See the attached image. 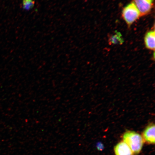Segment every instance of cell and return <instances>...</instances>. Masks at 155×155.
Listing matches in <instances>:
<instances>
[{
  "instance_id": "7a4b0ae2",
  "label": "cell",
  "mask_w": 155,
  "mask_h": 155,
  "mask_svg": "<svg viewBox=\"0 0 155 155\" xmlns=\"http://www.w3.org/2000/svg\"><path fill=\"white\" fill-rule=\"evenodd\" d=\"M122 16L129 26H131L141 17L140 12L133 2L124 8L122 11Z\"/></svg>"
},
{
  "instance_id": "6da1fadb",
  "label": "cell",
  "mask_w": 155,
  "mask_h": 155,
  "mask_svg": "<svg viewBox=\"0 0 155 155\" xmlns=\"http://www.w3.org/2000/svg\"><path fill=\"white\" fill-rule=\"evenodd\" d=\"M123 139L124 142L128 145L134 154L140 153L144 142L142 136L135 131H127L124 133Z\"/></svg>"
},
{
  "instance_id": "277c9868",
  "label": "cell",
  "mask_w": 155,
  "mask_h": 155,
  "mask_svg": "<svg viewBox=\"0 0 155 155\" xmlns=\"http://www.w3.org/2000/svg\"><path fill=\"white\" fill-rule=\"evenodd\" d=\"M142 137L144 141L149 144L155 143V125L150 124L146 127L143 131Z\"/></svg>"
},
{
  "instance_id": "ba28073f",
  "label": "cell",
  "mask_w": 155,
  "mask_h": 155,
  "mask_svg": "<svg viewBox=\"0 0 155 155\" xmlns=\"http://www.w3.org/2000/svg\"><path fill=\"white\" fill-rule=\"evenodd\" d=\"M35 5L34 0H23L22 6L25 10L29 11L34 7Z\"/></svg>"
},
{
  "instance_id": "52a82bcc",
  "label": "cell",
  "mask_w": 155,
  "mask_h": 155,
  "mask_svg": "<svg viewBox=\"0 0 155 155\" xmlns=\"http://www.w3.org/2000/svg\"><path fill=\"white\" fill-rule=\"evenodd\" d=\"M110 43L114 44H121L124 42L120 33L116 32L115 34L111 36L109 40Z\"/></svg>"
},
{
  "instance_id": "8992f818",
  "label": "cell",
  "mask_w": 155,
  "mask_h": 155,
  "mask_svg": "<svg viewBox=\"0 0 155 155\" xmlns=\"http://www.w3.org/2000/svg\"><path fill=\"white\" fill-rule=\"evenodd\" d=\"M155 34L154 30L149 31L145 34L144 38V43L145 47L149 50H155Z\"/></svg>"
},
{
  "instance_id": "3957f363",
  "label": "cell",
  "mask_w": 155,
  "mask_h": 155,
  "mask_svg": "<svg viewBox=\"0 0 155 155\" xmlns=\"http://www.w3.org/2000/svg\"><path fill=\"white\" fill-rule=\"evenodd\" d=\"M133 3L140 12V16L150 12L153 6V0H134Z\"/></svg>"
},
{
  "instance_id": "5b68a950",
  "label": "cell",
  "mask_w": 155,
  "mask_h": 155,
  "mask_svg": "<svg viewBox=\"0 0 155 155\" xmlns=\"http://www.w3.org/2000/svg\"><path fill=\"white\" fill-rule=\"evenodd\" d=\"M115 155H133L130 147L123 141L116 144L114 148Z\"/></svg>"
}]
</instances>
